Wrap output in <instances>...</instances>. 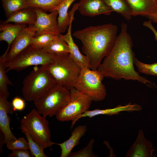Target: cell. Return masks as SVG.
<instances>
[{
  "label": "cell",
  "instance_id": "obj_1",
  "mask_svg": "<svg viewBox=\"0 0 157 157\" xmlns=\"http://www.w3.org/2000/svg\"><path fill=\"white\" fill-rule=\"evenodd\" d=\"M133 46L132 40L128 32L127 25L123 22L112 49L97 70L104 77L117 80L123 79L137 81L150 88H156L154 83L135 70L134 66L135 56Z\"/></svg>",
  "mask_w": 157,
  "mask_h": 157
},
{
  "label": "cell",
  "instance_id": "obj_2",
  "mask_svg": "<svg viewBox=\"0 0 157 157\" xmlns=\"http://www.w3.org/2000/svg\"><path fill=\"white\" fill-rule=\"evenodd\" d=\"M117 31L116 25L109 23L90 26L73 33L81 42L82 51L88 59L90 69L97 70L110 52L117 36Z\"/></svg>",
  "mask_w": 157,
  "mask_h": 157
},
{
  "label": "cell",
  "instance_id": "obj_3",
  "mask_svg": "<svg viewBox=\"0 0 157 157\" xmlns=\"http://www.w3.org/2000/svg\"><path fill=\"white\" fill-rule=\"evenodd\" d=\"M22 93L25 100L34 101L57 83L47 65L35 66L24 79Z\"/></svg>",
  "mask_w": 157,
  "mask_h": 157
},
{
  "label": "cell",
  "instance_id": "obj_4",
  "mask_svg": "<svg viewBox=\"0 0 157 157\" xmlns=\"http://www.w3.org/2000/svg\"><path fill=\"white\" fill-rule=\"evenodd\" d=\"M52 62L47 65L57 83L70 90L74 88L81 68L69 53L52 55Z\"/></svg>",
  "mask_w": 157,
  "mask_h": 157
},
{
  "label": "cell",
  "instance_id": "obj_5",
  "mask_svg": "<svg viewBox=\"0 0 157 157\" xmlns=\"http://www.w3.org/2000/svg\"><path fill=\"white\" fill-rule=\"evenodd\" d=\"M45 117L33 109L21 119V127L24 129L32 139L44 149L55 143L51 140L49 122Z\"/></svg>",
  "mask_w": 157,
  "mask_h": 157
},
{
  "label": "cell",
  "instance_id": "obj_6",
  "mask_svg": "<svg viewBox=\"0 0 157 157\" xmlns=\"http://www.w3.org/2000/svg\"><path fill=\"white\" fill-rule=\"evenodd\" d=\"M70 97V90L57 83L34 101V104L40 115L51 117L56 116L67 104Z\"/></svg>",
  "mask_w": 157,
  "mask_h": 157
},
{
  "label": "cell",
  "instance_id": "obj_7",
  "mask_svg": "<svg viewBox=\"0 0 157 157\" xmlns=\"http://www.w3.org/2000/svg\"><path fill=\"white\" fill-rule=\"evenodd\" d=\"M104 77L97 70L82 68L74 88L88 96L92 101H101L107 94L106 87L102 83Z\"/></svg>",
  "mask_w": 157,
  "mask_h": 157
},
{
  "label": "cell",
  "instance_id": "obj_8",
  "mask_svg": "<svg viewBox=\"0 0 157 157\" xmlns=\"http://www.w3.org/2000/svg\"><path fill=\"white\" fill-rule=\"evenodd\" d=\"M52 60V55L30 45L7 62L6 72L10 70L20 71L33 65H47Z\"/></svg>",
  "mask_w": 157,
  "mask_h": 157
},
{
  "label": "cell",
  "instance_id": "obj_9",
  "mask_svg": "<svg viewBox=\"0 0 157 157\" xmlns=\"http://www.w3.org/2000/svg\"><path fill=\"white\" fill-rule=\"evenodd\" d=\"M92 99L87 95L74 88L70 90V97L67 104L55 116L61 122L71 121L72 128L77 118L89 110Z\"/></svg>",
  "mask_w": 157,
  "mask_h": 157
},
{
  "label": "cell",
  "instance_id": "obj_10",
  "mask_svg": "<svg viewBox=\"0 0 157 157\" xmlns=\"http://www.w3.org/2000/svg\"><path fill=\"white\" fill-rule=\"evenodd\" d=\"M33 8L37 15L36 21L33 25L36 31L35 35L45 33L61 34L58 27V13L57 10L47 14L41 9Z\"/></svg>",
  "mask_w": 157,
  "mask_h": 157
},
{
  "label": "cell",
  "instance_id": "obj_11",
  "mask_svg": "<svg viewBox=\"0 0 157 157\" xmlns=\"http://www.w3.org/2000/svg\"><path fill=\"white\" fill-rule=\"evenodd\" d=\"M33 25H30L22 30L12 42L7 56L8 61L14 58L20 52L30 45L36 33Z\"/></svg>",
  "mask_w": 157,
  "mask_h": 157
},
{
  "label": "cell",
  "instance_id": "obj_12",
  "mask_svg": "<svg viewBox=\"0 0 157 157\" xmlns=\"http://www.w3.org/2000/svg\"><path fill=\"white\" fill-rule=\"evenodd\" d=\"M7 99L0 96V129L4 137V143L6 144L17 138L10 129V118L8 114H12L14 111L11 103Z\"/></svg>",
  "mask_w": 157,
  "mask_h": 157
},
{
  "label": "cell",
  "instance_id": "obj_13",
  "mask_svg": "<svg viewBox=\"0 0 157 157\" xmlns=\"http://www.w3.org/2000/svg\"><path fill=\"white\" fill-rule=\"evenodd\" d=\"M78 10L82 15L91 17L109 15L112 12L102 0H80Z\"/></svg>",
  "mask_w": 157,
  "mask_h": 157
},
{
  "label": "cell",
  "instance_id": "obj_14",
  "mask_svg": "<svg viewBox=\"0 0 157 157\" xmlns=\"http://www.w3.org/2000/svg\"><path fill=\"white\" fill-rule=\"evenodd\" d=\"M75 0H64L56 10L58 13V27L61 33H65L67 29L71 19L74 18L75 12L78 10V3H75L68 12L69 7Z\"/></svg>",
  "mask_w": 157,
  "mask_h": 157
},
{
  "label": "cell",
  "instance_id": "obj_15",
  "mask_svg": "<svg viewBox=\"0 0 157 157\" xmlns=\"http://www.w3.org/2000/svg\"><path fill=\"white\" fill-rule=\"evenodd\" d=\"M152 143L147 140L144 136L142 131L140 130L136 141L128 151L126 157H151L154 156L155 150Z\"/></svg>",
  "mask_w": 157,
  "mask_h": 157
},
{
  "label": "cell",
  "instance_id": "obj_16",
  "mask_svg": "<svg viewBox=\"0 0 157 157\" xmlns=\"http://www.w3.org/2000/svg\"><path fill=\"white\" fill-rule=\"evenodd\" d=\"M74 20V18L71 19L66 33L64 35L61 34L60 36L67 44L69 48V54L76 62L81 68H87L90 69L88 58L81 53L72 35V24Z\"/></svg>",
  "mask_w": 157,
  "mask_h": 157
},
{
  "label": "cell",
  "instance_id": "obj_17",
  "mask_svg": "<svg viewBox=\"0 0 157 157\" xmlns=\"http://www.w3.org/2000/svg\"><path fill=\"white\" fill-rule=\"evenodd\" d=\"M131 15L147 17L157 11V0H126Z\"/></svg>",
  "mask_w": 157,
  "mask_h": 157
},
{
  "label": "cell",
  "instance_id": "obj_18",
  "mask_svg": "<svg viewBox=\"0 0 157 157\" xmlns=\"http://www.w3.org/2000/svg\"><path fill=\"white\" fill-rule=\"evenodd\" d=\"M87 130L86 125H79L74 128L68 139L62 143H55V144L59 146L61 148V157H69L73 148L79 144L81 138Z\"/></svg>",
  "mask_w": 157,
  "mask_h": 157
},
{
  "label": "cell",
  "instance_id": "obj_19",
  "mask_svg": "<svg viewBox=\"0 0 157 157\" xmlns=\"http://www.w3.org/2000/svg\"><path fill=\"white\" fill-rule=\"evenodd\" d=\"M36 18L37 15L33 8L28 7L13 13L3 23L13 22L17 24L33 25L35 22Z\"/></svg>",
  "mask_w": 157,
  "mask_h": 157
},
{
  "label": "cell",
  "instance_id": "obj_20",
  "mask_svg": "<svg viewBox=\"0 0 157 157\" xmlns=\"http://www.w3.org/2000/svg\"><path fill=\"white\" fill-rule=\"evenodd\" d=\"M27 27L26 24L3 23L0 25V41H5L8 44L5 52L8 53L11 45L18 34Z\"/></svg>",
  "mask_w": 157,
  "mask_h": 157
},
{
  "label": "cell",
  "instance_id": "obj_21",
  "mask_svg": "<svg viewBox=\"0 0 157 157\" xmlns=\"http://www.w3.org/2000/svg\"><path fill=\"white\" fill-rule=\"evenodd\" d=\"M5 53L0 57V96L8 99L10 95L8 92V85H13L6 74L7 68V56Z\"/></svg>",
  "mask_w": 157,
  "mask_h": 157
},
{
  "label": "cell",
  "instance_id": "obj_22",
  "mask_svg": "<svg viewBox=\"0 0 157 157\" xmlns=\"http://www.w3.org/2000/svg\"><path fill=\"white\" fill-rule=\"evenodd\" d=\"M61 34L56 35L54 39L43 49L51 55H58L69 53V47L61 37Z\"/></svg>",
  "mask_w": 157,
  "mask_h": 157
},
{
  "label": "cell",
  "instance_id": "obj_23",
  "mask_svg": "<svg viewBox=\"0 0 157 157\" xmlns=\"http://www.w3.org/2000/svg\"><path fill=\"white\" fill-rule=\"evenodd\" d=\"M102 0L112 12L119 13L126 20L131 18V10L126 0Z\"/></svg>",
  "mask_w": 157,
  "mask_h": 157
},
{
  "label": "cell",
  "instance_id": "obj_24",
  "mask_svg": "<svg viewBox=\"0 0 157 157\" xmlns=\"http://www.w3.org/2000/svg\"><path fill=\"white\" fill-rule=\"evenodd\" d=\"M64 0H26L28 7L38 8L50 12L56 10Z\"/></svg>",
  "mask_w": 157,
  "mask_h": 157
},
{
  "label": "cell",
  "instance_id": "obj_25",
  "mask_svg": "<svg viewBox=\"0 0 157 157\" xmlns=\"http://www.w3.org/2000/svg\"><path fill=\"white\" fill-rule=\"evenodd\" d=\"M6 15L8 17L15 12L28 7L26 0H1Z\"/></svg>",
  "mask_w": 157,
  "mask_h": 157
},
{
  "label": "cell",
  "instance_id": "obj_26",
  "mask_svg": "<svg viewBox=\"0 0 157 157\" xmlns=\"http://www.w3.org/2000/svg\"><path fill=\"white\" fill-rule=\"evenodd\" d=\"M123 108L121 105H118L113 108L106 109H95L92 110H88L79 116L76 120L77 121L80 119L86 117L90 118L100 115H105L111 116L113 115L118 114L120 111H122Z\"/></svg>",
  "mask_w": 157,
  "mask_h": 157
},
{
  "label": "cell",
  "instance_id": "obj_27",
  "mask_svg": "<svg viewBox=\"0 0 157 157\" xmlns=\"http://www.w3.org/2000/svg\"><path fill=\"white\" fill-rule=\"evenodd\" d=\"M56 35L52 33L35 35L32 39L31 45L35 48L43 49L54 39Z\"/></svg>",
  "mask_w": 157,
  "mask_h": 157
},
{
  "label": "cell",
  "instance_id": "obj_28",
  "mask_svg": "<svg viewBox=\"0 0 157 157\" xmlns=\"http://www.w3.org/2000/svg\"><path fill=\"white\" fill-rule=\"evenodd\" d=\"M22 131L26 136L28 143L30 153L32 157H47L44 151V149L38 144L34 141L26 131L21 127Z\"/></svg>",
  "mask_w": 157,
  "mask_h": 157
},
{
  "label": "cell",
  "instance_id": "obj_29",
  "mask_svg": "<svg viewBox=\"0 0 157 157\" xmlns=\"http://www.w3.org/2000/svg\"><path fill=\"white\" fill-rule=\"evenodd\" d=\"M134 64L139 72L157 76V62L151 64L145 63L140 61L135 57Z\"/></svg>",
  "mask_w": 157,
  "mask_h": 157
},
{
  "label": "cell",
  "instance_id": "obj_30",
  "mask_svg": "<svg viewBox=\"0 0 157 157\" xmlns=\"http://www.w3.org/2000/svg\"><path fill=\"white\" fill-rule=\"evenodd\" d=\"M94 141L93 139H91L87 146L79 150L71 152L69 157H97V156L93 151V147Z\"/></svg>",
  "mask_w": 157,
  "mask_h": 157
},
{
  "label": "cell",
  "instance_id": "obj_31",
  "mask_svg": "<svg viewBox=\"0 0 157 157\" xmlns=\"http://www.w3.org/2000/svg\"><path fill=\"white\" fill-rule=\"evenodd\" d=\"M8 149H26L29 150L28 143L23 137L17 139L13 141L6 144Z\"/></svg>",
  "mask_w": 157,
  "mask_h": 157
},
{
  "label": "cell",
  "instance_id": "obj_32",
  "mask_svg": "<svg viewBox=\"0 0 157 157\" xmlns=\"http://www.w3.org/2000/svg\"><path fill=\"white\" fill-rule=\"evenodd\" d=\"M11 104L14 111L22 110L25 107V100L18 97L13 99Z\"/></svg>",
  "mask_w": 157,
  "mask_h": 157
},
{
  "label": "cell",
  "instance_id": "obj_33",
  "mask_svg": "<svg viewBox=\"0 0 157 157\" xmlns=\"http://www.w3.org/2000/svg\"><path fill=\"white\" fill-rule=\"evenodd\" d=\"M12 152L8 156L10 157H31L29 150L26 149H15L11 150Z\"/></svg>",
  "mask_w": 157,
  "mask_h": 157
},
{
  "label": "cell",
  "instance_id": "obj_34",
  "mask_svg": "<svg viewBox=\"0 0 157 157\" xmlns=\"http://www.w3.org/2000/svg\"><path fill=\"white\" fill-rule=\"evenodd\" d=\"M143 24L144 26L148 28L152 31L154 35L155 39L157 42V31L153 25L152 22L150 20L145 21Z\"/></svg>",
  "mask_w": 157,
  "mask_h": 157
},
{
  "label": "cell",
  "instance_id": "obj_35",
  "mask_svg": "<svg viewBox=\"0 0 157 157\" xmlns=\"http://www.w3.org/2000/svg\"><path fill=\"white\" fill-rule=\"evenodd\" d=\"M152 22L157 23V11L153 15L146 17Z\"/></svg>",
  "mask_w": 157,
  "mask_h": 157
}]
</instances>
